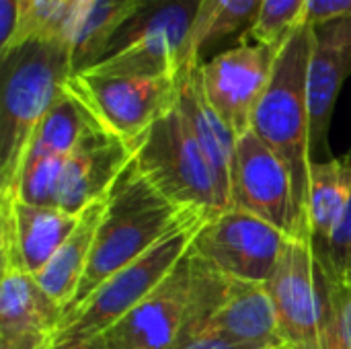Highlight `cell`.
I'll return each instance as SVG.
<instances>
[{
    "label": "cell",
    "instance_id": "1",
    "mask_svg": "<svg viewBox=\"0 0 351 349\" xmlns=\"http://www.w3.org/2000/svg\"><path fill=\"white\" fill-rule=\"evenodd\" d=\"M0 206L16 200L31 140L72 76L64 37L33 35L0 56Z\"/></svg>",
    "mask_w": 351,
    "mask_h": 349
},
{
    "label": "cell",
    "instance_id": "2",
    "mask_svg": "<svg viewBox=\"0 0 351 349\" xmlns=\"http://www.w3.org/2000/svg\"><path fill=\"white\" fill-rule=\"evenodd\" d=\"M208 218L210 214L185 210L169 202L140 173L132 158L109 191V204L101 220L86 272L74 298L64 309L62 319L86 302L88 296L113 274L142 257L171 232Z\"/></svg>",
    "mask_w": 351,
    "mask_h": 349
},
{
    "label": "cell",
    "instance_id": "3",
    "mask_svg": "<svg viewBox=\"0 0 351 349\" xmlns=\"http://www.w3.org/2000/svg\"><path fill=\"white\" fill-rule=\"evenodd\" d=\"M232 278L189 253L132 313L97 339L103 349H185L202 337Z\"/></svg>",
    "mask_w": 351,
    "mask_h": 349
},
{
    "label": "cell",
    "instance_id": "4",
    "mask_svg": "<svg viewBox=\"0 0 351 349\" xmlns=\"http://www.w3.org/2000/svg\"><path fill=\"white\" fill-rule=\"evenodd\" d=\"M313 25L302 23L280 47L269 84L255 109L251 130L284 160L292 175L300 218L308 230L311 189V111L308 62ZM311 232V230H308Z\"/></svg>",
    "mask_w": 351,
    "mask_h": 349
},
{
    "label": "cell",
    "instance_id": "5",
    "mask_svg": "<svg viewBox=\"0 0 351 349\" xmlns=\"http://www.w3.org/2000/svg\"><path fill=\"white\" fill-rule=\"evenodd\" d=\"M204 0H140L117 29L95 74L134 78H179L189 68V41Z\"/></svg>",
    "mask_w": 351,
    "mask_h": 349
},
{
    "label": "cell",
    "instance_id": "6",
    "mask_svg": "<svg viewBox=\"0 0 351 349\" xmlns=\"http://www.w3.org/2000/svg\"><path fill=\"white\" fill-rule=\"evenodd\" d=\"M204 222L206 220L177 228L142 257L113 274L88 296L86 302L62 319L51 335L53 349L97 339L128 313H132L140 302H144L189 253Z\"/></svg>",
    "mask_w": 351,
    "mask_h": 349
},
{
    "label": "cell",
    "instance_id": "7",
    "mask_svg": "<svg viewBox=\"0 0 351 349\" xmlns=\"http://www.w3.org/2000/svg\"><path fill=\"white\" fill-rule=\"evenodd\" d=\"M134 163L175 206L210 216L226 210L212 167L185 113L177 105L136 146Z\"/></svg>",
    "mask_w": 351,
    "mask_h": 349
},
{
    "label": "cell",
    "instance_id": "8",
    "mask_svg": "<svg viewBox=\"0 0 351 349\" xmlns=\"http://www.w3.org/2000/svg\"><path fill=\"white\" fill-rule=\"evenodd\" d=\"M66 93L97 128L136 148L152 125L175 109L179 78L107 76L82 70L68 78Z\"/></svg>",
    "mask_w": 351,
    "mask_h": 349
},
{
    "label": "cell",
    "instance_id": "9",
    "mask_svg": "<svg viewBox=\"0 0 351 349\" xmlns=\"http://www.w3.org/2000/svg\"><path fill=\"white\" fill-rule=\"evenodd\" d=\"M288 239L261 218L226 208L199 226L191 253L232 280L267 284Z\"/></svg>",
    "mask_w": 351,
    "mask_h": 349
},
{
    "label": "cell",
    "instance_id": "10",
    "mask_svg": "<svg viewBox=\"0 0 351 349\" xmlns=\"http://www.w3.org/2000/svg\"><path fill=\"white\" fill-rule=\"evenodd\" d=\"M228 208L249 212L286 237H311L298 212L288 167L253 130L237 142Z\"/></svg>",
    "mask_w": 351,
    "mask_h": 349
},
{
    "label": "cell",
    "instance_id": "11",
    "mask_svg": "<svg viewBox=\"0 0 351 349\" xmlns=\"http://www.w3.org/2000/svg\"><path fill=\"white\" fill-rule=\"evenodd\" d=\"M278 51V47L243 39L239 45L199 64L206 97L237 138L251 130Z\"/></svg>",
    "mask_w": 351,
    "mask_h": 349
},
{
    "label": "cell",
    "instance_id": "12",
    "mask_svg": "<svg viewBox=\"0 0 351 349\" xmlns=\"http://www.w3.org/2000/svg\"><path fill=\"white\" fill-rule=\"evenodd\" d=\"M278 315L284 346L321 349L317 257L311 237H290L265 284Z\"/></svg>",
    "mask_w": 351,
    "mask_h": 349
},
{
    "label": "cell",
    "instance_id": "13",
    "mask_svg": "<svg viewBox=\"0 0 351 349\" xmlns=\"http://www.w3.org/2000/svg\"><path fill=\"white\" fill-rule=\"evenodd\" d=\"M351 74V16L313 25L308 62L311 156L321 163L329 146V128L341 86Z\"/></svg>",
    "mask_w": 351,
    "mask_h": 349
},
{
    "label": "cell",
    "instance_id": "14",
    "mask_svg": "<svg viewBox=\"0 0 351 349\" xmlns=\"http://www.w3.org/2000/svg\"><path fill=\"white\" fill-rule=\"evenodd\" d=\"M134 154V146L105 134L93 123L62 167L56 208L80 216L111 191Z\"/></svg>",
    "mask_w": 351,
    "mask_h": 349
},
{
    "label": "cell",
    "instance_id": "15",
    "mask_svg": "<svg viewBox=\"0 0 351 349\" xmlns=\"http://www.w3.org/2000/svg\"><path fill=\"white\" fill-rule=\"evenodd\" d=\"M78 218L56 206H33L19 197L0 206V265L37 276L72 234Z\"/></svg>",
    "mask_w": 351,
    "mask_h": 349
},
{
    "label": "cell",
    "instance_id": "16",
    "mask_svg": "<svg viewBox=\"0 0 351 349\" xmlns=\"http://www.w3.org/2000/svg\"><path fill=\"white\" fill-rule=\"evenodd\" d=\"M202 337H218L239 349H280L284 339L265 284L232 280L230 292Z\"/></svg>",
    "mask_w": 351,
    "mask_h": 349
},
{
    "label": "cell",
    "instance_id": "17",
    "mask_svg": "<svg viewBox=\"0 0 351 349\" xmlns=\"http://www.w3.org/2000/svg\"><path fill=\"white\" fill-rule=\"evenodd\" d=\"M64 309L41 288L35 276L2 265L0 278V348L33 335H53Z\"/></svg>",
    "mask_w": 351,
    "mask_h": 349
},
{
    "label": "cell",
    "instance_id": "18",
    "mask_svg": "<svg viewBox=\"0 0 351 349\" xmlns=\"http://www.w3.org/2000/svg\"><path fill=\"white\" fill-rule=\"evenodd\" d=\"M177 107L185 113V117H187V121H189V125H191V130L212 167L220 200H222L224 208H228L230 171H232V160H234L239 138L222 121V117L216 113V109L210 105L206 91H204L199 64L179 76Z\"/></svg>",
    "mask_w": 351,
    "mask_h": 349
},
{
    "label": "cell",
    "instance_id": "19",
    "mask_svg": "<svg viewBox=\"0 0 351 349\" xmlns=\"http://www.w3.org/2000/svg\"><path fill=\"white\" fill-rule=\"evenodd\" d=\"M109 204V193L88 206L80 218L72 234L64 241V245L58 249V253L51 257V261L35 276L41 288L62 306L66 309L70 300L74 298L80 280L86 272L93 245L101 226V220L105 216Z\"/></svg>",
    "mask_w": 351,
    "mask_h": 349
},
{
    "label": "cell",
    "instance_id": "20",
    "mask_svg": "<svg viewBox=\"0 0 351 349\" xmlns=\"http://www.w3.org/2000/svg\"><path fill=\"white\" fill-rule=\"evenodd\" d=\"M140 0H88L70 21L64 39L70 47L72 74L88 70L107 49L117 29Z\"/></svg>",
    "mask_w": 351,
    "mask_h": 349
},
{
    "label": "cell",
    "instance_id": "21",
    "mask_svg": "<svg viewBox=\"0 0 351 349\" xmlns=\"http://www.w3.org/2000/svg\"><path fill=\"white\" fill-rule=\"evenodd\" d=\"M351 200V150L343 156L313 163L308 189V230L313 245L329 241Z\"/></svg>",
    "mask_w": 351,
    "mask_h": 349
},
{
    "label": "cell",
    "instance_id": "22",
    "mask_svg": "<svg viewBox=\"0 0 351 349\" xmlns=\"http://www.w3.org/2000/svg\"><path fill=\"white\" fill-rule=\"evenodd\" d=\"M265 0H204L189 41V66L204 62L224 39L241 35V41L253 29Z\"/></svg>",
    "mask_w": 351,
    "mask_h": 349
},
{
    "label": "cell",
    "instance_id": "23",
    "mask_svg": "<svg viewBox=\"0 0 351 349\" xmlns=\"http://www.w3.org/2000/svg\"><path fill=\"white\" fill-rule=\"evenodd\" d=\"M90 125L93 119L88 117V113L80 107L76 99H72L64 91V95L56 101V105L39 123L23 167L47 158H68Z\"/></svg>",
    "mask_w": 351,
    "mask_h": 349
},
{
    "label": "cell",
    "instance_id": "24",
    "mask_svg": "<svg viewBox=\"0 0 351 349\" xmlns=\"http://www.w3.org/2000/svg\"><path fill=\"white\" fill-rule=\"evenodd\" d=\"M321 349H351V284L317 261Z\"/></svg>",
    "mask_w": 351,
    "mask_h": 349
},
{
    "label": "cell",
    "instance_id": "25",
    "mask_svg": "<svg viewBox=\"0 0 351 349\" xmlns=\"http://www.w3.org/2000/svg\"><path fill=\"white\" fill-rule=\"evenodd\" d=\"M306 4L308 0H265L249 37L257 43L280 49L282 43L304 23Z\"/></svg>",
    "mask_w": 351,
    "mask_h": 349
},
{
    "label": "cell",
    "instance_id": "26",
    "mask_svg": "<svg viewBox=\"0 0 351 349\" xmlns=\"http://www.w3.org/2000/svg\"><path fill=\"white\" fill-rule=\"evenodd\" d=\"M86 2L88 0H35L29 14L21 21V27H19L12 47L33 35L64 37L70 21Z\"/></svg>",
    "mask_w": 351,
    "mask_h": 349
},
{
    "label": "cell",
    "instance_id": "27",
    "mask_svg": "<svg viewBox=\"0 0 351 349\" xmlns=\"http://www.w3.org/2000/svg\"><path fill=\"white\" fill-rule=\"evenodd\" d=\"M315 257L319 263H323L329 272H333L337 278L348 282L351 272V200L339 218L337 226L333 228L331 237L323 245H313Z\"/></svg>",
    "mask_w": 351,
    "mask_h": 349
},
{
    "label": "cell",
    "instance_id": "28",
    "mask_svg": "<svg viewBox=\"0 0 351 349\" xmlns=\"http://www.w3.org/2000/svg\"><path fill=\"white\" fill-rule=\"evenodd\" d=\"M346 16H351V0H308L304 10V23L308 25H321Z\"/></svg>",
    "mask_w": 351,
    "mask_h": 349
},
{
    "label": "cell",
    "instance_id": "29",
    "mask_svg": "<svg viewBox=\"0 0 351 349\" xmlns=\"http://www.w3.org/2000/svg\"><path fill=\"white\" fill-rule=\"evenodd\" d=\"M19 25H21L19 0H0V56L12 47L14 37L19 33Z\"/></svg>",
    "mask_w": 351,
    "mask_h": 349
},
{
    "label": "cell",
    "instance_id": "30",
    "mask_svg": "<svg viewBox=\"0 0 351 349\" xmlns=\"http://www.w3.org/2000/svg\"><path fill=\"white\" fill-rule=\"evenodd\" d=\"M0 349H53V344H51V335H33Z\"/></svg>",
    "mask_w": 351,
    "mask_h": 349
},
{
    "label": "cell",
    "instance_id": "31",
    "mask_svg": "<svg viewBox=\"0 0 351 349\" xmlns=\"http://www.w3.org/2000/svg\"><path fill=\"white\" fill-rule=\"evenodd\" d=\"M185 349H239L237 346L228 344V341H222L218 337H199L195 339L193 344H189Z\"/></svg>",
    "mask_w": 351,
    "mask_h": 349
},
{
    "label": "cell",
    "instance_id": "32",
    "mask_svg": "<svg viewBox=\"0 0 351 349\" xmlns=\"http://www.w3.org/2000/svg\"><path fill=\"white\" fill-rule=\"evenodd\" d=\"M56 349H103L99 339H88V341H78V344H70V346H62Z\"/></svg>",
    "mask_w": 351,
    "mask_h": 349
},
{
    "label": "cell",
    "instance_id": "33",
    "mask_svg": "<svg viewBox=\"0 0 351 349\" xmlns=\"http://www.w3.org/2000/svg\"><path fill=\"white\" fill-rule=\"evenodd\" d=\"M35 4V0H19V8H21V21L29 14V10H31V6ZM21 27V25H19Z\"/></svg>",
    "mask_w": 351,
    "mask_h": 349
},
{
    "label": "cell",
    "instance_id": "34",
    "mask_svg": "<svg viewBox=\"0 0 351 349\" xmlns=\"http://www.w3.org/2000/svg\"><path fill=\"white\" fill-rule=\"evenodd\" d=\"M348 282H350V284H351V272H350V276H348Z\"/></svg>",
    "mask_w": 351,
    "mask_h": 349
},
{
    "label": "cell",
    "instance_id": "35",
    "mask_svg": "<svg viewBox=\"0 0 351 349\" xmlns=\"http://www.w3.org/2000/svg\"><path fill=\"white\" fill-rule=\"evenodd\" d=\"M280 349H292V348H288V346H284V348H280Z\"/></svg>",
    "mask_w": 351,
    "mask_h": 349
}]
</instances>
